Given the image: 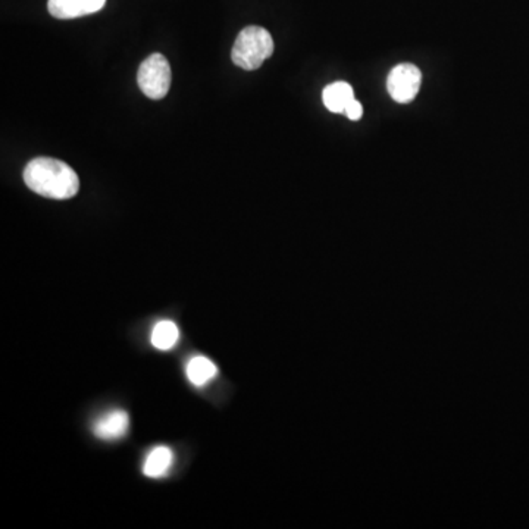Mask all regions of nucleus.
Listing matches in <instances>:
<instances>
[{
	"instance_id": "nucleus-11",
	"label": "nucleus",
	"mask_w": 529,
	"mask_h": 529,
	"mask_svg": "<svg viewBox=\"0 0 529 529\" xmlns=\"http://www.w3.org/2000/svg\"><path fill=\"white\" fill-rule=\"evenodd\" d=\"M344 114H346L347 118L351 119V121H359V119L362 118L363 115L362 103L354 99L353 102L346 107Z\"/></svg>"
},
{
	"instance_id": "nucleus-3",
	"label": "nucleus",
	"mask_w": 529,
	"mask_h": 529,
	"mask_svg": "<svg viewBox=\"0 0 529 529\" xmlns=\"http://www.w3.org/2000/svg\"><path fill=\"white\" fill-rule=\"evenodd\" d=\"M138 87L149 99L160 100L171 87V66L164 55L153 54L141 64L137 74Z\"/></svg>"
},
{
	"instance_id": "nucleus-4",
	"label": "nucleus",
	"mask_w": 529,
	"mask_h": 529,
	"mask_svg": "<svg viewBox=\"0 0 529 529\" xmlns=\"http://www.w3.org/2000/svg\"><path fill=\"white\" fill-rule=\"evenodd\" d=\"M422 84V74L418 66L400 64L390 71L387 90L397 103H411L415 99Z\"/></svg>"
},
{
	"instance_id": "nucleus-9",
	"label": "nucleus",
	"mask_w": 529,
	"mask_h": 529,
	"mask_svg": "<svg viewBox=\"0 0 529 529\" xmlns=\"http://www.w3.org/2000/svg\"><path fill=\"white\" fill-rule=\"evenodd\" d=\"M218 368L212 361L203 356L191 359L187 365V377L195 385H203L217 377Z\"/></svg>"
},
{
	"instance_id": "nucleus-8",
	"label": "nucleus",
	"mask_w": 529,
	"mask_h": 529,
	"mask_svg": "<svg viewBox=\"0 0 529 529\" xmlns=\"http://www.w3.org/2000/svg\"><path fill=\"white\" fill-rule=\"evenodd\" d=\"M172 452L168 447H157L150 452L149 457L146 459L143 473L150 478H159L169 471L172 464Z\"/></svg>"
},
{
	"instance_id": "nucleus-2",
	"label": "nucleus",
	"mask_w": 529,
	"mask_h": 529,
	"mask_svg": "<svg viewBox=\"0 0 529 529\" xmlns=\"http://www.w3.org/2000/svg\"><path fill=\"white\" fill-rule=\"evenodd\" d=\"M274 54V38L259 25H250L240 31L232 46V62L246 71L260 68Z\"/></svg>"
},
{
	"instance_id": "nucleus-5",
	"label": "nucleus",
	"mask_w": 529,
	"mask_h": 529,
	"mask_svg": "<svg viewBox=\"0 0 529 529\" xmlns=\"http://www.w3.org/2000/svg\"><path fill=\"white\" fill-rule=\"evenodd\" d=\"M107 0H49V14L57 19H74L99 12Z\"/></svg>"
},
{
	"instance_id": "nucleus-6",
	"label": "nucleus",
	"mask_w": 529,
	"mask_h": 529,
	"mask_svg": "<svg viewBox=\"0 0 529 529\" xmlns=\"http://www.w3.org/2000/svg\"><path fill=\"white\" fill-rule=\"evenodd\" d=\"M128 425H130V419H128L127 412H109L96 421L95 425H93V432H95L96 437L102 438V440H119L127 434Z\"/></svg>"
},
{
	"instance_id": "nucleus-1",
	"label": "nucleus",
	"mask_w": 529,
	"mask_h": 529,
	"mask_svg": "<svg viewBox=\"0 0 529 529\" xmlns=\"http://www.w3.org/2000/svg\"><path fill=\"white\" fill-rule=\"evenodd\" d=\"M24 181L43 198L66 200L80 190V179L73 168L54 158H36L25 167Z\"/></svg>"
},
{
	"instance_id": "nucleus-7",
	"label": "nucleus",
	"mask_w": 529,
	"mask_h": 529,
	"mask_svg": "<svg viewBox=\"0 0 529 529\" xmlns=\"http://www.w3.org/2000/svg\"><path fill=\"white\" fill-rule=\"evenodd\" d=\"M322 100L328 111L344 114L346 107L354 100L353 88L344 81L330 84L322 92Z\"/></svg>"
},
{
	"instance_id": "nucleus-10",
	"label": "nucleus",
	"mask_w": 529,
	"mask_h": 529,
	"mask_svg": "<svg viewBox=\"0 0 529 529\" xmlns=\"http://www.w3.org/2000/svg\"><path fill=\"white\" fill-rule=\"evenodd\" d=\"M178 339V328L171 320H162L153 328L152 344L159 351H169L176 346Z\"/></svg>"
}]
</instances>
